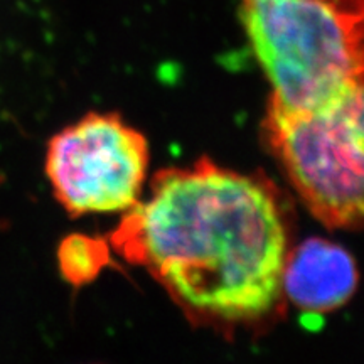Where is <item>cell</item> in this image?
<instances>
[{
	"instance_id": "obj_1",
	"label": "cell",
	"mask_w": 364,
	"mask_h": 364,
	"mask_svg": "<svg viewBox=\"0 0 364 364\" xmlns=\"http://www.w3.org/2000/svg\"><path fill=\"white\" fill-rule=\"evenodd\" d=\"M112 245L203 322L253 324L280 302L289 226L279 193L260 176L208 159L159 172Z\"/></svg>"
},
{
	"instance_id": "obj_2",
	"label": "cell",
	"mask_w": 364,
	"mask_h": 364,
	"mask_svg": "<svg viewBox=\"0 0 364 364\" xmlns=\"http://www.w3.org/2000/svg\"><path fill=\"white\" fill-rule=\"evenodd\" d=\"M270 103L304 108L363 78V0H240Z\"/></svg>"
},
{
	"instance_id": "obj_3",
	"label": "cell",
	"mask_w": 364,
	"mask_h": 364,
	"mask_svg": "<svg viewBox=\"0 0 364 364\" xmlns=\"http://www.w3.org/2000/svg\"><path fill=\"white\" fill-rule=\"evenodd\" d=\"M263 136L312 216L329 230L363 221V78L304 108L268 105Z\"/></svg>"
},
{
	"instance_id": "obj_4",
	"label": "cell",
	"mask_w": 364,
	"mask_h": 364,
	"mask_svg": "<svg viewBox=\"0 0 364 364\" xmlns=\"http://www.w3.org/2000/svg\"><path fill=\"white\" fill-rule=\"evenodd\" d=\"M149 169L147 139L115 113H90L51 139L46 174L73 218L129 211Z\"/></svg>"
},
{
	"instance_id": "obj_5",
	"label": "cell",
	"mask_w": 364,
	"mask_h": 364,
	"mask_svg": "<svg viewBox=\"0 0 364 364\" xmlns=\"http://www.w3.org/2000/svg\"><path fill=\"white\" fill-rule=\"evenodd\" d=\"M356 287L358 268L353 257L331 241L312 238L287 253L282 294L299 311H338L353 297Z\"/></svg>"
},
{
	"instance_id": "obj_6",
	"label": "cell",
	"mask_w": 364,
	"mask_h": 364,
	"mask_svg": "<svg viewBox=\"0 0 364 364\" xmlns=\"http://www.w3.org/2000/svg\"><path fill=\"white\" fill-rule=\"evenodd\" d=\"M108 245L86 236H71L59 248V265L73 285L88 284L108 265Z\"/></svg>"
}]
</instances>
